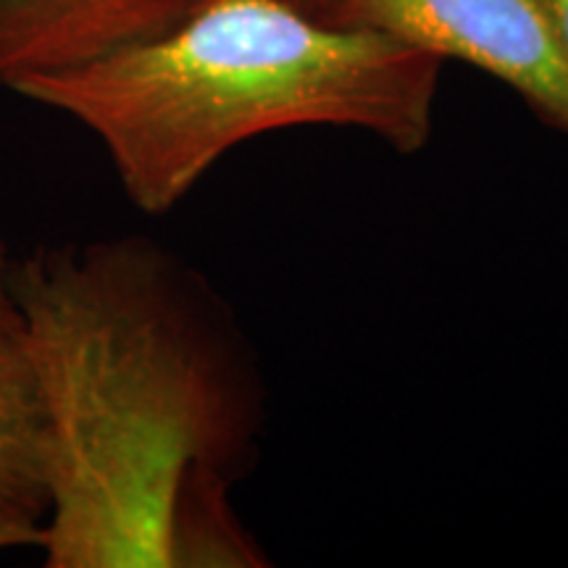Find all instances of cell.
I'll return each instance as SVG.
<instances>
[{"label":"cell","instance_id":"cell-1","mask_svg":"<svg viewBox=\"0 0 568 568\" xmlns=\"http://www.w3.org/2000/svg\"><path fill=\"white\" fill-rule=\"evenodd\" d=\"M9 287L48 424L45 568H174L190 495L258 456L266 387L237 314L140 234L34 247Z\"/></svg>","mask_w":568,"mask_h":568},{"label":"cell","instance_id":"cell-2","mask_svg":"<svg viewBox=\"0 0 568 568\" xmlns=\"http://www.w3.org/2000/svg\"><path fill=\"white\" fill-rule=\"evenodd\" d=\"M443 61L326 24L290 0H201L155 38L11 92L74 119L142 213L172 211L247 140L295 126L374 134L400 155L435 134Z\"/></svg>","mask_w":568,"mask_h":568},{"label":"cell","instance_id":"cell-3","mask_svg":"<svg viewBox=\"0 0 568 568\" xmlns=\"http://www.w3.org/2000/svg\"><path fill=\"white\" fill-rule=\"evenodd\" d=\"M311 13L471 63L568 138V55L545 0H318Z\"/></svg>","mask_w":568,"mask_h":568},{"label":"cell","instance_id":"cell-4","mask_svg":"<svg viewBox=\"0 0 568 568\" xmlns=\"http://www.w3.org/2000/svg\"><path fill=\"white\" fill-rule=\"evenodd\" d=\"M201 0H0V88L155 38Z\"/></svg>","mask_w":568,"mask_h":568},{"label":"cell","instance_id":"cell-5","mask_svg":"<svg viewBox=\"0 0 568 568\" xmlns=\"http://www.w3.org/2000/svg\"><path fill=\"white\" fill-rule=\"evenodd\" d=\"M48 424L24 355L0 358V514L45 524Z\"/></svg>","mask_w":568,"mask_h":568},{"label":"cell","instance_id":"cell-6","mask_svg":"<svg viewBox=\"0 0 568 568\" xmlns=\"http://www.w3.org/2000/svg\"><path fill=\"white\" fill-rule=\"evenodd\" d=\"M9 268L11 258L6 253V245L0 243V358H19L24 355V347H21L24 326H21L19 308L9 287Z\"/></svg>","mask_w":568,"mask_h":568},{"label":"cell","instance_id":"cell-7","mask_svg":"<svg viewBox=\"0 0 568 568\" xmlns=\"http://www.w3.org/2000/svg\"><path fill=\"white\" fill-rule=\"evenodd\" d=\"M42 545V524L0 514V550L17 548H40Z\"/></svg>","mask_w":568,"mask_h":568},{"label":"cell","instance_id":"cell-8","mask_svg":"<svg viewBox=\"0 0 568 568\" xmlns=\"http://www.w3.org/2000/svg\"><path fill=\"white\" fill-rule=\"evenodd\" d=\"M545 9H548L560 45H564V51L568 55V0H545Z\"/></svg>","mask_w":568,"mask_h":568},{"label":"cell","instance_id":"cell-9","mask_svg":"<svg viewBox=\"0 0 568 568\" xmlns=\"http://www.w3.org/2000/svg\"><path fill=\"white\" fill-rule=\"evenodd\" d=\"M290 3L301 6V9H305V11H314V9H316V3H318V0H290Z\"/></svg>","mask_w":568,"mask_h":568}]
</instances>
